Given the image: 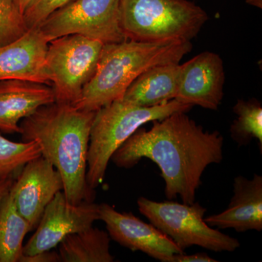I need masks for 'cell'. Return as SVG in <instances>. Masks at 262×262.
I'll return each instance as SVG.
<instances>
[{
    "label": "cell",
    "mask_w": 262,
    "mask_h": 262,
    "mask_svg": "<svg viewBox=\"0 0 262 262\" xmlns=\"http://www.w3.org/2000/svg\"><path fill=\"white\" fill-rule=\"evenodd\" d=\"M187 113L155 120L149 130L139 128L112 156L117 167L130 168L143 158L159 167L168 200L179 196L184 204L195 202L207 167L223 160L224 137L205 130Z\"/></svg>",
    "instance_id": "1"
},
{
    "label": "cell",
    "mask_w": 262,
    "mask_h": 262,
    "mask_svg": "<svg viewBox=\"0 0 262 262\" xmlns=\"http://www.w3.org/2000/svg\"><path fill=\"white\" fill-rule=\"evenodd\" d=\"M96 112L54 102L38 108L20 123L22 141H35L41 155L61 174L67 201H91L86 180L90 134Z\"/></svg>",
    "instance_id": "2"
},
{
    "label": "cell",
    "mask_w": 262,
    "mask_h": 262,
    "mask_svg": "<svg viewBox=\"0 0 262 262\" xmlns=\"http://www.w3.org/2000/svg\"><path fill=\"white\" fill-rule=\"evenodd\" d=\"M191 50L190 41L127 39L104 44L94 75L74 106L96 112L122 99L130 84L146 71L158 65L179 63Z\"/></svg>",
    "instance_id": "3"
},
{
    "label": "cell",
    "mask_w": 262,
    "mask_h": 262,
    "mask_svg": "<svg viewBox=\"0 0 262 262\" xmlns=\"http://www.w3.org/2000/svg\"><path fill=\"white\" fill-rule=\"evenodd\" d=\"M192 107L177 100L143 107L120 99L97 110L88 150L86 180L89 189L94 191L103 182L114 153L143 125L173 113H188Z\"/></svg>",
    "instance_id": "4"
},
{
    "label": "cell",
    "mask_w": 262,
    "mask_h": 262,
    "mask_svg": "<svg viewBox=\"0 0 262 262\" xmlns=\"http://www.w3.org/2000/svg\"><path fill=\"white\" fill-rule=\"evenodd\" d=\"M208 16L188 0H121L120 20L127 39L141 42L190 41Z\"/></svg>",
    "instance_id": "5"
},
{
    "label": "cell",
    "mask_w": 262,
    "mask_h": 262,
    "mask_svg": "<svg viewBox=\"0 0 262 262\" xmlns=\"http://www.w3.org/2000/svg\"><path fill=\"white\" fill-rule=\"evenodd\" d=\"M137 204L141 214L182 251L198 246L214 252H233L241 246L238 239L207 225L204 221L207 209L198 202L187 205L141 196Z\"/></svg>",
    "instance_id": "6"
},
{
    "label": "cell",
    "mask_w": 262,
    "mask_h": 262,
    "mask_svg": "<svg viewBox=\"0 0 262 262\" xmlns=\"http://www.w3.org/2000/svg\"><path fill=\"white\" fill-rule=\"evenodd\" d=\"M103 46L80 34H69L48 42L46 70L56 102H77L94 75Z\"/></svg>",
    "instance_id": "7"
},
{
    "label": "cell",
    "mask_w": 262,
    "mask_h": 262,
    "mask_svg": "<svg viewBox=\"0 0 262 262\" xmlns=\"http://www.w3.org/2000/svg\"><path fill=\"white\" fill-rule=\"evenodd\" d=\"M121 0H73L53 12L39 26L48 42L80 34L103 44L127 40L120 20Z\"/></svg>",
    "instance_id": "8"
},
{
    "label": "cell",
    "mask_w": 262,
    "mask_h": 262,
    "mask_svg": "<svg viewBox=\"0 0 262 262\" xmlns=\"http://www.w3.org/2000/svg\"><path fill=\"white\" fill-rule=\"evenodd\" d=\"M99 219V205L93 201L72 204L63 191L58 192L46 207L34 234L24 246L27 256L50 251L69 234L86 230Z\"/></svg>",
    "instance_id": "9"
},
{
    "label": "cell",
    "mask_w": 262,
    "mask_h": 262,
    "mask_svg": "<svg viewBox=\"0 0 262 262\" xmlns=\"http://www.w3.org/2000/svg\"><path fill=\"white\" fill-rule=\"evenodd\" d=\"M99 219L106 225L110 238L131 251H140L162 262H170L174 255L184 253L166 234L131 212H119L102 203Z\"/></svg>",
    "instance_id": "10"
},
{
    "label": "cell",
    "mask_w": 262,
    "mask_h": 262,
    "mask_svg": "<svg viewBox=\"0 0 262 262\" xmlns=\"http://www.w3.org/2000/svg\"><path fill=\"white\" fill-rule=\"evenodd\" d=\"M63 189L61 174L41 155L24 165L10 192L17 210L33 230L50 202Z\"/></svg>",
    "instance_id": "11"
},
{
    "label": "cell",
    "mask_w": 262,
    "mask_h": 262,
    "mask_svg": "<svg viewBox=\"0 0 262 262\" xmlns=\"http://www.w3.org/2000/svg\"><path fill=\"white\" fill-rule=\"evenodd\" d=\"M223 61L218 54L204 52L181 65L175 99L189 106L216 110L223 98Z\"/></svg>",
    "instance_id": "12"
},
{
    "label": "cell",
    "mask_w": 262,
    "mask_h": 262,
    "mask_svg": "<svg viewBox=\"0 0 262 262\" xmlns=\"http://www.w3.org/2000/svg\"><path fill=\"white\" fill-rule=\"evenodd\" d=\"M48 42L39 27L0 47V81L20 80L49 84L46 58Z\"/></svg>",
    "instance_id": "13"
},
{
    "label": "cell",
    "mask_w": 262,
    "mask_h": 262,
    "mask_svg": "<svg viewBox=\"0 0 262 262\" xmlns=\"http://www.w3.org/2000/svg\"><path fill=\"white\" fill-rule=\"evenodd\" d=\"M207 225L236 232L262 230V177L255 173L249 179H234L233 196L225 211L204 219Z\"/></svg>",
    "instance_id": "14"
},
{
    "label": "cell",
    "mask_w": 262,
    "mask_h": 262,
    "mask_svg": "<svg viewBox=\"0 0 262 262\" xmlns=\"http://www.w3.org/2000/svg\"><path fill=\"white\" fill-rule=\"evenodd\" d=\"M54 102L51 86L30 81H0V131L20 134V121L41 106Z\"/></svg>",
    "instance_id": "15"
},
{
    "label": "cell",
    "mask_w": 262,
    "mask_h": 262,
    "mask_svg": "<svg viewBox=\"0 0 262 262\" xmlns=\"http://www.w3.org/2000/svg\"><path fill=\"white\" fill-rule=\"evenodd\" d=\"M180 72L179 63L152 67L130 84L122 99L143 107L168 103L177 96Z\"/></svg>",
    "instance_id": "16"
},
{
    "label": "cell",
    "mask_w": 262,
    "mask_h": 262,
    "mask_svg": "<svg viewBox=\"0 0 262 262\" xmlns=\"http://www.w3.org/2000/svg\"><path fill=\"white\" fill-rule=\"evenodd\" d=\"M108 232L91 227L69 234L58 244L61 262H113Z\"/></svg>",
    "instance_id": "17"
},
{
    "label": "cell",
    "mask_w": 262,
    "mask_h": 262,
    "mask_svg": "<svg viewBox=\"0 0 262 262\" xmlns=\"http://www.w3.org/2000/svg\"><path fill=\"white\" fill-rule=\"evenodd\" d=\"M32 227L17 210L10 192L0 203V262H19Z\"/></svg>",
    "instance_id": "18"
},
{
    "label": "cell",
    "mask_w": 262,
    "mask_h": 262,
    "mask_svg": "<svg viewBox=\"0 0 262 262\" xmlns=\"http://www.w3.org/2000/svg\"><path fill=\"white\" fill-rule=\"evenodd\" d=\"M237 115L231 126L230 132L232 139L239 146L250 144L252 139H256L262 151V107L256 100L244 101L239 100L233 108Z\"/></svg>",
    "instance_id": "19"
},
{
    "label": "cell",
    "mask_w": 262,
    "mask_h": 262,
    "mask_svg": "<svg viewBox=\"0 0 262 262\" xmlns=\"http://www.w3.org/2000/svg\"><path fill=\"white\" fill-rule=\"evenodd\" d=\"M39 156L40 149L35 141L15 142L0 135V180L13 178L26 164Z\"/></svg>",
    "instance_id": "20"
},
{
    "label": "cell",
    "mask_w": 262,
    "mask_h": 262,
    "mask_svg": "<svg viewBox=\"0 0 262 262\" xmlns=\"http://www.w3.org/2000/svg\"><path fill=\"white\" fill-rule=\"evenodd\" d=\"M28 29L15 0H0V47L22 37Z\"/></svg>",
    "instance_id": "21"
},
{
    "label": "cell",
    "mask_w": 262,
    "mask_h": 262,
    "mask_svg": "<svg viewBox=\"0 0 262 262\" xmlns=\"http://www.w3.org/2000/svg\"><path fill=\"white\" fill-rule=\"evenodd\" d=\"M72 1L73 0H36L24 13L27 28L39 27L53 12Z\"/></svg>",
    "instance_id": "22"
},
{
    "label": "cell",
    "mask_w": 262,
    "mask_h": 262,
    "mask_svg": "<svg viewBox=\"0 0 262 262\" xmlns=\"http://www.w3.org/2000/svg\"><path fill=\"white\" fill-rule=\"evenodd\" d=\"M60 258L58 253L50 250L42 251L35 254L27 256L24 255L19 262H59Z\"/></svg>",
    "instance_id": "23"
},
{
    "label": "cell",
    "mask_w": 262,
    "mask_h": 262,
    "mask_svg": "<svg viewBox=\"0 0 262 262\" xmlns=\"http://www.w3.org/2000/svg\"><path fill=\"white\" fill-rule=\"evenodd\" d=\"M206 253H196L187 255L185 253L174 255L170 262H217Z\"/></svg>",
    "instance_id": "24"
},
{
    "label": "cell",
    "mask_w": 262,
    "mask_h": 262,
    "mask_svg": "<svg viewBox=\"0 0 262 262\" xmlns=\"http://www.w3.org/2000/svg\"><path fill=\"white\" fill-rule=\"evenodd\" d=\"M13 178H8L0 180V203L3 201V198H5L8 192H10L12 186H13Z\"/></svg>",
    "instance_id": "25"
},
{
    "label": "cell",
    "mask_w": 262,
    "mask_h": 262,
    "mask_svg": "<svg viewBox=\"0 0 262 262\" xmlns=\"http://www.w3.org/2000/svg\"><path fill=\"white\" fill-rule=\"evenodd\" d=\"M36 0H15L17 6L20 10V13L24 15L26 10L28 9L29 7L35 2Z\"/></svg>",
    "instance_id": "26"
}]
</instances>
